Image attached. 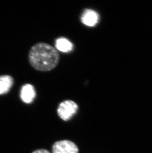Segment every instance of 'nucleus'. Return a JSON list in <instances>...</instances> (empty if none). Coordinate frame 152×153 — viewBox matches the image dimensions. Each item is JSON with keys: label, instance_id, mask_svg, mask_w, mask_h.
Segmentation results:
<instances>
[{"label": "nucleus", "instance_id": "f257e3e1", "mask_svg": "<svg viewBox=\"0 0 152 153\" xmlns=\"http://www.w3.org/2000/svg\"><path fill=\"white\" fill-rule=\"evenodd\" d=\"M29 62L38 71L52 70L58 65L59 55L56 49L50 45L40 43L32 47L29 54Z\"/></svg>", "mask_w": 152, "mask_h": 153}, {"label": "nucleus", "instance_id": "f03ea898", "mask_svg": "<svg viewBox=\"0 0 152 153\" xmlns=\"http://www.w3.org/2000/svg\"><path fill=\"white\" fill-rule=\"evenodd\" d=\"M78 107L74 102L67 100L61 102L58 108V113L59 117L65 121L71 118L77 111Z\"/></svg>", "mask_w": 152, "mask_h": 153}, {"label": "nucleus", "instance_id": "7ed1b4c3", "mask_svg": "<svg viewBox=\"0 0 152 153\" xmlns=\"http://www.w3.org/2000/svg\"><path fill=\"white\" fill-rule=\"evenodd\" d=\"M78 152L77 146L69 140L56 142L52 147L53 153H78Z\"/></svg>", "mask_w": 152, "mask_h": 153}, {"label": "nucleus", "instance_id": "20e7f679", "mask_svg": "<svg viewBox=\"0 0 152 153\" xmlns=\"http://www.w3.org/2000/svg\"><path fill=\"white\" fill-rule=\"evenodd\" d=\"M99 16L97 12L91 9H86L81 16V21L84 25L89 27L96 25L99 22Z\"/></svg>", "mask_w": 152, "mask_h": 153}, {"label": "nucleus", "instance_id": "39448f33", "mask_svg": "<svg viewBox=\"0 0 152 153\" xmlns=\"http://www.w3.org/2000/svg\"><path fill=\"white\" fill-rule=\"evenodd\" d=\"M36 96V92L32 85L26 84L22 87L20 97L23 102L29 104L33 102Z\"/></svg>", "mask_w": 152, "mask_h": 153}, {"label": "nucleus", "instance_id": "423d86ee", "mask_svg": "<svg viewBox=\"0 0 152 153\" xmlns=\"http://www.w3.org/2000/svg\"><path fill=\"white\" fill-rule=\"evenodd\" d=\"M13 84V79L10 75L0 76V95L9 92Z\"/></svg>", "mask_w": 152, "mask_h": 153}, {"label": "nucleus", "instance_id": "0eeeda50", "mask_svg": "<svg viewBox=\"0 0 152 153\" xmlns=\"http://www.w3.org/2000/svg\"><path fill=\"white\" fill-rule=\"evenodd\" d=\"M55 47L58 51L64 53L70 52L73 49V44L65 38H59L55 42Z\"/></svg>", "mask_w": 152, "mask_h": 153}, {"label": "nucleus", "instance_id": "6e6552de", "mask_svg": "<svg viewBox=\"0 0 152 153\" xmlns=\"http://www.w3.org/2000/svg\"><path fill=\"white\" fill-rule=\"evenodd\" d=\"M33 153H50L48 151L44 150V149H40L35 151Z\"/></svg>", "mask_w": 152, "mask_h": 153}]
</instances>
